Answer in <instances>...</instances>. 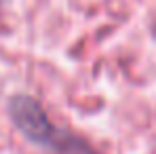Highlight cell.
I'll return each mask as SVG.
<instances>
[{
	"mask_svg": "<svg viewBox=\"0 0 156 154\" xmlns=\"http://www.w3.org/2000/svg\"><path fill=\"white\" fill-rule=\"evenodd\" d=\"M9 112H11V118L17 125V129L23 135H27L32 141L53 146L55 129L49 123L44 110L40 108L38 102H34L32 97H26V95H15L9 103Z\"/></svg>",
	"mask_w": 156,
	"mask_h": 154,
	"instance_id": "1",
	"label": "cell"
}]
</instances>
